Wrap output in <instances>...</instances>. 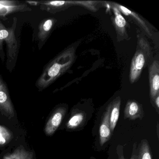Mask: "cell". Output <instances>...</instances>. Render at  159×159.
I'll return each instance as SVG.
<instances>
[{
  "mask_svg": "<svg viewBox=\"0 0 159 159\" xmlns=\"http://www.w3.org/2000/svg\"><path fill=\"white\" fill-rule=\"evenodd\" d=\"M76 57V48L70 46L57 55L44 67L36 82V87L42 92L66 73L72 66Z\"/></svg>",
  "mask_w": 159,
  "mask_h": 159,
  "instance_id": "6da1fadb",
  "label": "cell"
},
{
  "mask_svg": "<svg viewBox=\"0 0 159 159\" xmlns=\"http://www.w3.org/2000/svg\"><path fill=\"white\" fill-rule=\"evenodd\" d=\"M17 23V18L13 17L12 25L10 27H6L0 18V58L2 62L5 61L3 46L5 43L6 48V67L10 72H11L15 67L20 48L19 41L16 35Z\"/></svg>",
  "mask_w": 159,
  "mask_h": 159,
  "instance_id": "7a4b0ae2",
  "label": "cell"
},
{
  "mask_svg": "<svg viewBox=\"0 0 159 159\" xmlns=\"http://www.w3.org/2000/svg\"><path fill=\"white\" fill-rule=\"evenodd\" d=\"M153 57L152 49L147 39L140 34L137 36L136 49L132 59L129 71L130 83L137 82L143 70L149 64Z\"/></svg>",
  "mask_w": 159,
  "mask_h": 159,
  "instance_id": "3957f363",
  "label": "cell"
},
{
  "mask_svg": "<svg viewBox=\"0 0 159 159\" xmlns=\"http://www.w3.org/2000/svg\"><path fill=\"white\" fill-rule=\"evenodd\" d=\"M25 2L31 6H38L41 11L51 14L62 11L70 6L76 5L75 1H26Z\"/></svg>",
  "mask_w": 159,
  "mask_h": 159,
  "instance_id": "277c9868",
  "label": "cell"
},
{
  "mask_svg": "<svg viewBox=\"0 0 159 159\" xmlns=\"http://www.w3.org/2000/svg\"><path fill=\"white\" fill-rule=\"evenodd\" d=\"M32 9L25 2L14 0L0 1V18L6 20L12 14L31 11Z\"/></svg>",
  "mask_w": 159,
  "mask_h": 159,
  "instance_id": "5b68a950",
  "label": "cell"
},
{
  "mask_svg": "<svg viewBox=\"0 0 159 159\" xmlns=\"http://www.w3.org/2000/svg\"><path fill=\"white\" fill-rule=\"evenodd\" d=\"M0 111L9 118L15 114L13 104L10 97L9 89L0 73Z\"/></svg>",
  "mask_w": 159,
  "mask_h": 159,
  "instance_id": "8992f818",
  "label": "cell"
},
{
  "mask_svg": "<svg viewBox=\"0 0 159 159\" xmlns=\"http://www.w3.org/2000/svg\"><path fill=\"white\" fill-rule=\"evenodd\" d=\"M113 10V16L111 17L112 24L114 26L118 42L127 40L129 38L127 33V24L124 16L120 11L113 6H111Z\"/></svg>",
  "mask_w": 159,
  "mask_h": 159,
  "instance_id": "52a82bcc",
  "label": "cell"
},
{
  "mask_svg": "<svg viewBox=\"0 0 159 159\" xmlns=\"http://www.w3.org/2000/svg\"><path fill=\"white\" fill-rule=\"evenodd\" d=\"M150 96L153 102L155 98L159 95V62L158 60L152 61L148 68Z\"/></svg>",
  "mask_w": 159,
  "mask_h": 159,
  "instance_id": "ba28073f",
  "label": "cell"
},
{
  "mask_svg": "<svg viewBox=\"0 0 159 159\" xmlns=\"http://www.w3.org/2000/svg\"><path fill=\"white\" fill-rule=\"evenodd\" d=\"M57 20L54 17H48L43 20L39 24L38 27V39L39 49L40 50L49 38Z\"/></svg>",
  "mask_w": 159,
  "mask_h": 159,
  "instance_id": "9c48e42d",
  "label": "cell"
},
{
  "mask_svg": "<svg viewBox=\"0 0 159 159\" xmlns=\"http://www.w3.org/2000/svg\"><path fill=\"white\" fill-rule=\"evenodd\" d=\"M66 112V109L63 107L57 108L54 111L44 128V132L46 135L51 136L54 134L61 124Z\"/></svg>",
  "mask_w": 159,
  "mask_h": 159,
  "instance_id": "30bf717a",
  "label": "cell"
},
{
  "mask_svg": "<svg viewBox=\"0 0 159 159\" xmlns=\"http://www.w3.org/2000/svg\"><path fill=\"white\" fill-rule=\"evenodd\" d=\"M110 5L117 8L121 13H123L129 18L133 19L137 24L138 25L141 27V28L145 31V33H147L148 36H151L152 35L151 30L147 22L136 13L129 10L120 4L115 2H111Z\"/></svg>",
  "mask_w": 159,
  "mask_h": 159,
  "instance_id": "8fae6325",
  "label": "cell"
},
{
  "mask_svg": "<svg viewBox=\"0 0 159 159\" xmlns=\"http://www.w3.org/2000/svg\"><path fill=\"white\" fill-rule=\"evenodd\" d=\"M111 107V104L110 103L104 112L99 126V140L101 146H103L105 143L107 142L111 137V132L110 127L109 120Z\"/></svg>",
  "mask_w": 159,
  "mask_h": 159,
  "instance_id": "7c38bea8",
  "label": "cell"
},
{
  "mask_svg": "<svg viewBox=\"0 0 159 159\" xmlns=\"http://www.w3.org/2000/svg\"><path fill=\"white\" fill-rule=\"evenodd\" d=\"M144 115L142 106L137 101L129 100L126 103L124 110V118L131 120L137 119L141 120Z\"/></svg>",
  "mask_w": 159,
  "mask_h": 159,
  "instance_id": "4fadbf2b",
  "label": "cell"
},
{
  "mask_svg": "<svg viewBox=\"0 0 159 159\" xmlns=\"http://www.w3.org/2000/svg\"><path fill=\"white\" fill-rule=\"evenodd\" d=\"M121 98L117 97L111 102L110 112V127L111 133L114 131L117 124L120 115V108L121 105Z\"/></svg>",
  "mask_w": 159,
  "mask_h": 159,
  "instance_id": "5bb4252c",
  "label": "cell"
},
{
  "mask_svg": "<svg viewBox=\"0 0 159 159\" xmlns=\"http://www.w3.org/2000/svg\"><path fill=\"white\" fill-rule=\"evenodd\" d=\"M35 154L33 152L25 149L24 147H18L13 152L8 153L2 159H34Z\"/></svg>",
  "mask_w": 159,
  "mask_h": 159,
  "instance_id": "9a60e30c",
  "label": "cell"
},
{
  "mask_svg": "<svg viewBox=\"0 0 159 159\" xmlns=\"http://www.w3.org/2000/svg\"><path fill=\"white\" fill-rule=\"evenodd\" d=\"M137 159H152V155L148 142L143 139L138 147Z\"/></svg>",
  "mask_w": 159,
  "mask_h": 159,
  "instance_id": "2e32d148",
  "label": "cell"
},
{
  "mask_svg": "<svg viewBox=\"0 0 159 159\" xmlns=\"http://www.w3.org/2000/svg\"><path fill=\"white\" fill-rule=\"evenodd\" d=\"M83 112H78L72 115L67 124V127L69 129H73L79 127L84 121L85 117Z\"/></svg>",
  "mask_w": 159,
  "mask_h": 159,
  "instance_id": "e0dca14e",
  "label": "cell"
},
{
  "mask_svg": "<svg viewBox=\"0 0 159 159\" xmlns=\"http://www.w3.org/2000/svg\"><path fill=\"white\" fill-rule=\"evenodd\" d=\"M13 138L12 133L3 125H0V146L8 144Z\"/></svg>",
  "mask_w": 159,
  "mask_h": 159,
  "instance_id": "ac0fdd59",
  "label": "cell"
},
{
  "mask_svg": "<svg viewBox=\"0 0 159 159\" xmlns=\"http://www.w3.org/2000/svg\"><path fill=\"white\" fill-rule=\"evenodd\" d=\"M76 5L82 6L89 11L96 12L98 10V5L99 1H75Z\"/></svg>",
  "mask_w": 159,
  "mask_h": 159,
  "instance_id": "d6986e66",
  "label": "cell"
},
{
  "mask_svg": "<svg viewBox=\"0 0 159 159\" xmlns=\"http://www.w3.org/2000/svg\"><path fill=\"white\" fill-rule=\"evenodd\" d=\"M137 149L136 144H135L134 146V148H133L132 156H131L130 159H137ZM119 159H125L124 157L122 152L119 155Z\"/></svg>",
  "mask_w": 159,
  "mask_h": 159,
  "instance_id": "ffe728a7",
  "label": "cell"
},
{
  "mask_svg": "<svg viewBox=\"0 0 159 159\" xmlns=\"http://www.w3.org/2000/svg\"><path fill=\"white\" fill-rule=\"evenodd\" d=\"M153 102H154L155 104V107H157V109H159V95L157 96L155 99L153 100Z\"/></svg>",
  "mask_w": 159,
  "mask_h": 159,
  "instance_id": "44dd1931",
  "label": "cell"
}]
</instances>
